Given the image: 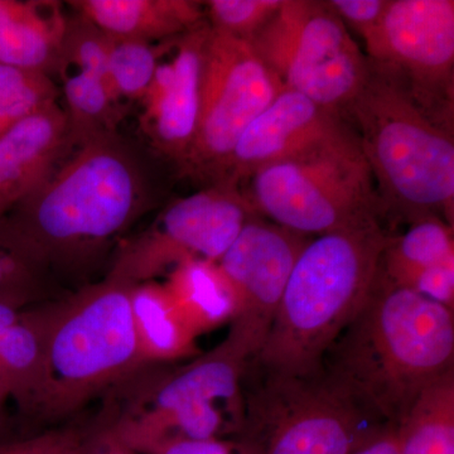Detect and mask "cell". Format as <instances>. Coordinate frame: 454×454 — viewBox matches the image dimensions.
Returning a JSON list of instances; mask_svg holds the SVG:
<instances>
[{
  "instance_id": "cell-34",
  "label": "cell",
  "mask_w": 454,
  "mask_h": 454,
  "mask_svg": "<svg viewBox=\"0 0 454 454\" xmlns=\"http://www.w3.org/2000/svg\"><path fill=\"white\" fill-rule=\"evenodd\" d=\"M355 454H399L395 427L385 430L378 438L373 439Z\"/></svg>"
},
{
  "instance_id": "cell-32",
  "label": "cell",
  "mask_w": 454,
  "mask_h": 454,
  "mask_svg": "<svg viewBox=\"0 0 454 454\" xmlns=\"http://www.w3.org/2000/svg\"><path fill=\"white\" fill-rule=\"evenodd\" d=\"M404 288L454 310V259L424 269Z\"/></svg>"
},
{
  "instance_id": "cell-14",
  "label": "cell",
  "mask_w": 454,
  "mask_h": 454,
  "mask_svg": "<svg viewBox=\"0 0 454 454\" xmlns=\"http://www.w3.org/2000/svg\"><path fill=\"white\" fill-rule=\"evenodd\" d=\"M358 142L348 119L300 92L283 89L236 145L225 181L240 184L256 170Z\"/></svg>"
},
{
  "instance_id": "cell-7",
  "label": "cell",
  "mask_w": 454,
  "mask_h": 454,
  "mask_svg": "<svg viewBox=\"0 0 454 454\" xmlns=\"http://www.w3.org/2000/svg\"><path fill=\"white\" fill-rule=\"evenodd\" d=\"M249 355L226 339L170 372L149 367L121 385L129 391L109 406L116 432L191 439H227L244 420V378Z\"/></svg>"
},
{
  "instance_id": "cell-22",
  "label": "cell",
  "mask_w": 454,
  "mask_h": 454,
  "mask_svg": "<svg viewBox=\"0 0 454 454\" xmlns=\"http://www.w3.org/2000/svg\"><path fill=\"white\" fill-rule=\"evenodd\" d=\"M130 309L137 345L146 366L167 365L201 354L162 283L153 280L131 286Z\"/></svg>"
},
{
  "instance_id": "cell-4",
  "label": "cell",
  "mask_w": 454,
  "mask_h": 454,
  "mask_svg": "<svg viewBox=\"0 0 454 454\" xmlns=\"http://www.w3.org/2000/svg\"><path fill=\"white\" fill-rule=\"evenodd\" d=\"M131 286L104 277L44 303L43 378L23 423L71 422L148 367L134 333Z\"/></svg>"
},
{
  "instance_id": "cell-30",
  "label": "cell",
  "mask_w": 454,
  "mask_h": 454,
  "mask_svg": "<svg viewBox=\"0 0 454 454\" xmlns=\"http://www.w3.org/2000/svg\"><path fill=\"white\" fill-rule=\"evenodd\" d=\"M47 284L0 247V301L31 307L49 300Z\"/></svg>"
},
{
  "instance_id": "cell-19",
  "label": "cell",
  "mask_w": 454,
  "mask_h": 454,
  "mask_svg": "<svg viewBox=\"0 0 454 454\" xmlns=\"http://www.w3.org/2000/svg\"><path fill=\"white\" fill-rule=\"evenodd\" d=\"M67 20L56 0H0V65L52 77Z\"/></svg>"
},
{
  "instance_id": "cell-31",
  "label": "cell",
  "mask_w": 454,
  "mask_h": 454,
  "mask_svg": "<svg viewBox=\"0 0 454 454\" xmlns=\"http://www.w3.org/2000/svg\"><path fill=\"white\" fill-rule=\"evenodd\" d=\"M389 0H330L331 7L346 27H351L364 43L380 28Z\"/></svg>"
},
{
  "instance_id": "cell-17",
  "label": "cell",
  "mask_w": 454,
  "mask_h": 454,
  "mask_svg": "<svg viewBox=\"0 0 454 454\" xmlns=\"http://www.w3.org/2000/svg\"><path fill=\"white\" fill-rule=\"evenodd\" d=\"M74 148L59 101L0 134V217L38 190Z\"/></svg>"
},
{
  "instance_id": "cell-28",
  "label": "cell",
  "mask_w": 454,
  "mask_h": 454,
  "mask_svg": "<svg viewBox=\"0 0 454 454\" xmlns=\"http://www.w3.org/2000/svg\"><path fill=\"white\" fill-rule=\"evenodd\" d=\"M95 417L85 423L71 420L40 433L0 443V454H86Z\"/></svg>"
},
{
  "instance_id": "cell-23",
  "label": "cell",
  "mask_w": 454,
  "mask_h": 454,
  "mask_svg": "<svg viewBox=\"0 0 454 454\" xmlns=\"http://www.w3.org/2000/svg\"><path fill=\"white\" fill-rule=\"evenodd\" d=\"M395 432L399 454H454V370L417 396Z\"/></svg>"
},
{
  "instance_id": "cell-25",
  "label": "cell",
  "mask_w": 454,
  "mask_h": 454,
  "mask_svg": "<svg viewBox=\"0 0 454 454\" xmlns=\"http://www.w3.org/2000/svg\"><path fill=\"white\" fill-rule=\"evenodd\" d=\"M109 38L107 73L114 98L125 103H140L153 82L160 59L158 43Z\"/></svg>"
},
{
  "instance_id": "cell-26",
  "label": "cell",
  "mask_w": 454,
  "mask_h": 454,
  "mask_svg": "<svg viewBox=\"0 0 454 454\" xmlns=\"http://www.w3.org/2000/svg\"><path fill=\"white\" fill-rule=\"evenodd\" d=\"M52 77L37 71L0 65V134L59 101Z\"/></svg>"
},
{
  "instance_id": "cell-21",
  "label": "cell",
  "mask_w": 454,
  "mask_h": 454,
  "mask_svg": "<svg viewBox=\"0 0 454 454\" xmlns=\"http://www.w3.org/2000/svg\"><path fill=\"white\" fill-rule=\"evenodd\" d=\"M46 301L27 307L18 322L0 337V393L16 404L17 417L22 422L43 378Z\"/></svg>"
},
{
  "instance_id": "cell-3",
  "label": "cell",
  "mask_w": 454,
  "mask_h": 454,
  "mask_svg": "<svg viewBox=\"0 0 454 454\" xmlns=\"http://www.w3.org/2000/svg\"><path fill=\"white\" fill-rule=\"evenodd\" d=\"M389 238L382 223H372L309 240L250 365L286 375L324 369L328 349L365 303Z\"/></svg>"
},
{
  "instance_id": "cell-11",
  "label": "cell",
  "mask_w": 454,
  "mask_h": 454,
  "mask_svg": "<svg viewBox=\"0 0 454 454\" xmlns=\"http://www.w3.org/2000/svg\"><path fill=\"white\" fill-rule=\"evenodd\" d=\"M254 215L239 184L206 186L170 202L151 225L121 240L106 277L137 286L167 276L187 260L217 262Z\"/></svg>"
},
{
  "instance_id": "cell-10",
  "label": "cell",
  "mask_w": 454,
  "mask_h": 454,
  "mask_svg": "<svg viewBox=\"0 0 454 454\" xmlns=\"http://www.w3.org/2000/svg\"><path fill=\"white\" fill-rule=\"evenodd\" d=\"M283 88L249 41L208 29L202 53L199 121L179 175L206 186L225 181L236 145Z\"/></svg>"
},
{
  "instance_id": "cell-20",
  "label": "cell",
  "mask_w": 454,
  "mask_h": 454,
  "mask_svg": "<svg viewBox=\"0 0 454 454\" xmlns=\"http://www.w3.org/2000/svg\"><path fill=\"white\" fill-rule=\"evenodd\" d=\"M162 284L173 309L196 339L232 321L234 297L217 262L187 260Z\"/></svg>"
},
{
  "instance_id": "cell-18",
  "label": "cell",
  "mask_w": 454,
  "mask_h": 454,
  "mask_svg": "<svg viewBox=\"0 0 454 454\" xmlns=\"http://www.w3.org/2000/svg\"><path fill=\"white\" fill-rule=\"evenodd\" d=\"M67 4L110 38L160 43L205 25L203 3L192 0H74Z\"/></svg>"
},
{
  "instance_id": "cell-5",
  "label": "cell",
  "mask_w": 454,
  "mask_h": 454,
  "mask_svg": "<svg viewBox=\"0 0 454 454\" xmlns=\"http://www.w3.org/2000/svg\"><path fill=\"white\" fill-rule=\"evenodd\" d=\"M370 65V64H369ZM387 219L454 223V138L389 74L370 65L348 110Z\"/></svg>"
},
{
  "instance_id": "cell-33",
  "label": "cell",
  "mask_w": 454,
  "mask_h": 454,
  "mask_svg": "<svg viewBox=\"0 0 454 454\" xmlns=\"http://www.w3.org/2000/svg\"><path fill=\"white\" fill-rule=\"evenodd\" d=\"M86 454H138L128 447L110 428L106 411L95 417V426L89 438Z\"/></svg>"
},
{
  "instance_id": "cell-13",
  "label": "cell",
  "mask_w": 454,
  "mask_h": 454,
  "mask_svg": "<svg viewBox=\"0 0 454 454\" xmlns=\"http://www.w3.org/2000/svg\"><path fill=\"white\" fill-rule=\"evenodd\" d=\"M309 241L306 235L254 215L217 262L235 301L227 339L252 360L264 346L293 268Z\"/></svg>"
},
{
  "instance_id": "cell-29",
  "label": "cell",
  "mask_w": 454,
  "mask_h": 454,
  "mask_svg": "<svg viewBox=\"0 0 454 454\" xmlns=\"http://www.w3.org/2000/svg\"><path fill=\"white\" fill-rule=\"evenodd\" d=\"M110 428L121 441L138 454H244L238 442L229 439H191L134 434L116 432L112 426Z\"/></svg>"
},
{
  "instance_id": "cell-8",
  "label": "cell",
  "mask_w": 454,
  "mask_h": 454,
  "mask_svg": "<svg viewBox=\"0 0 454 454\" xmlns=\"http://www.w3.org/2000/svg\"><path fill=\"white\" fill-rule=\"evenodd\" d=\"M247 179L254 212L298 234H331L387 219L360 140L271 164Z\"/></svg>"
},
{
  "instance_id": "cell-35",
  "label": "cell",
  "mask_w": 454,
  "mask_h": 454,
  "mask_svg": "<svg viewBox=\"0 0 454 454\" xmlns=\"http://www.w3.org/2000/svg\"><path fill=\"white\" fill-rule=\"evenodd\" d=\"M27 307L16 306L9 301H0V337L18 322Z\"/></svg>"
},
{
  "instance_id": "cell-2",
  "label": "cell",
  "mask_w": 454,
  "mask_h": 454,
  "mask_svg": "<svg viewBox=\"0 0 454 454\" xmlns=\"http://www.w3.org/2000/svg\"><path fill=\"white\" fill-rule=\"evenodd\" d=\"M324 367L396 427L429 384L454 370V310L396 286L380 269Z\"/></svg>"
},
{
  "instance_id": "cell-16",
  "label": "cell",
  "mask_w": 454,
  "mask_h": 454,
  "mask_svg": "<svg viewBox=\"0 0 454 454\" xmlns=\"http://www.w3.org/2000/svg\"><path fill=\"white\" fill-rule=\"evenodd\" d=\"M109 38L85 18L68 17L53 77L61 83L64 109L74 146L116 133L124 107L114 98L107 73Z\"/></svg>"
},
{
  "instance_id": "cell-36",
  "label": "cell",
  "mask_w": 454,
  "mask_h": 454,
  "mask_svg": "<svg viewBox=\"0 0 454 454\" xmlns=\"http://www.w3.org/2000/svg\"><path fill=\"white\" fill-rule=\"evenodd\" d=\"M8 403V400L0 393V443H4V442L13 439L11 438V432L16 420L9 414Z\"/></svg>"
},
{
  "instance_id": "cell-12",
  "label": "cell",
  "mask_w": 454,
  "mask_h": 454,
  "mask_svg": "<svg viewBox=\"0 0 454 454\" xmlns=\"http://www.w3.org/2000/svg\"><path fill=\"white\" fill-rule=\"evenodd\" d=\"M364 44L372 67L453 133V0H389L380 28Z\"/></svg>"
},
{
  "instance_id": "cell-15",
  "label": "cell",
  "mask_w": 454,
  "mask_h": 454,
  "mask_svg": "<svg viewBox=\"0 0 454 454\" xmlns=\"http://www.w3.org/2000/svg\"><path fill=\"white\" fill-rule=\"evenodd\" d=\"M210 26L160 42L153 82L140 101L139 127L154 151L179 166L197 129L202 53Z\"/></svg>"
},
{
  "instance_id": "cell-27",
  "label": "cell",
  "mask_w": 454,
  "mask_h": 454,
  "mask_svg": "<svg viewBox=\"0 0 454 454\" xmlns=\"http://www.w3.org/2000/svg\"><path fill=\"white\" fill-rule=\"evenodd\" d=\"M283 0H210L203 3L211 29L249 41L282 7Z\"/></svg>"
},
{
  "instance_id": "cell-1",
  "label": "cell",
  "mask_w": 454,
  "mask_h": 454,
  "mask_svg": "<svg viewBox=\"0 0 454 454\" xmlns=\"http://www.w3.org/2000/svg\"><path fill=\"white\" fill-rule=\"evenodd\" d=\"M148 181L116 133L76 146L46 182L0 217V247L46 284L82 276L145 214Z\"/></svg>"
},
{
  "instance_id": "cell-9",
  "label": "cell",
  "mask_w": 454,
  "mask_h": 454,
  "mask_svg": "<svg viewBox=\"0 0 454 454\" xmlns=\"http://www.w3.org/2000/svg\"><path fill=\"white\" fill-rule=\"evenodd\" d=\"M249 42L283 89L348 119L370 65L330 2L283 0Z\"/></svg>"
},
{
  "instance_id": "cell-24",
  "label": "cell",
  "mask_w": 454,
  "mask_h": 454,
  "mask_svg": "<svg viewBox=\"0 0 454 454\" xmlns=\"http://www.w3.org/2000/svg\"><path fill=\"white\" fill-rule=\"evenodd\" d=\"M454 259L453 226L438 217L411 223L408 231L391 236L382 253L381 271L390 282L406 286L424 269Z\"/></svg>"
},
{
  "instance_id": "cell-6",
  "label": "cell",
  "mask_w": 454,
  "mask_h": 454,
  "mask_svg": "<svg viewBox=\"0 0 454 454\" xmlns=\"http://www.w3.org/2000/svg\"><path fill=\"white\" fill-rule=\"evenodd\" d=\"M253 367L260 381L249 393L243 389L244 420L236 439L244 454H355L394 427L325 367L307 375Z\"/></svg>"
}]
</instances>
